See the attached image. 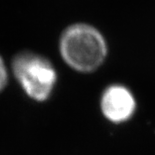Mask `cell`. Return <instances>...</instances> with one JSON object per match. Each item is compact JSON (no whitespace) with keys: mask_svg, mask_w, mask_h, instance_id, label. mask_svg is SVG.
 <instances>
[{"mask_svg":"<svg viewBox=\"0 0 155 155\" xmlns=\"http://www.w3.org/2000/svg\"><path fill=\"white\" fill-rule=\"evenodd\" d=\"M59 52L69 67L82 73H89L104 62L107 43L96 27L79 22L63 30L59 39Z\"/></svg>","mask_w":155,"mask_h":155,"instance_id":"obj_1","label":"cell"},{"mask_svg":"<svg viewBox=\"0 0 155 155\" xmlns=\"http://www.w3.org/2000/svg\"><path fill=\"white\" fill-rule=\"evenodd\" d=\"M12 71L24 92L35 101H46L54 90L57 74L44 56L30 51L15 55Z\"/></svg>","mask_w":155,"mask_h":155,"instance_id":"obj_2","label":"cell"},{"mask_svg":"<svg viewBox=\"0 0 155 155\" xmlns=\"http://www.w3.org/2000/svg\"><path fill=\"white\" fill-rule=\"evenodd\" d=\"M100 105L104 117L113 123H121L133 115L135 99L126 87L111 85L102 93Z\"/></svg>","mask_w":155,"mask_h":155,"instance_id":"obj_3","label":"cell"},{"mask_svg":"<svg viewBox=\"0 0 155 155\" xmlns=\"http://www.w3.org/2000/svg\"><path fill=\"white\" fill-rule=\"evenodd\" d=\"M7 80H8L7 68H6L4 61H3V59L0 56V92L5 88L6 84H7Z\"/></svg>","mask_w":155,"mask_h":155,"instance_id":"obj_4","label":"cell"}]
</instances>
